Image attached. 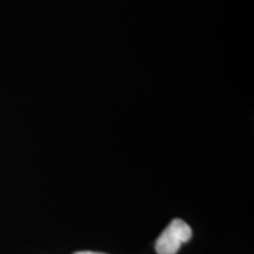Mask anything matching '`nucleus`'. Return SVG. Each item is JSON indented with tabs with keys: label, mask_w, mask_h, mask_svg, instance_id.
Wrapping results in <instances>:
<instances>
[{
	"label": "nucleus",
	"mask_w": 254,
	"mask_h": 254,
	"mask_svg": "<svg viewBox=\"0 0 254 254\" xmlns=\"http://www.w3.org/2000/svg\"><path fill=\"white\" fill-rule=\"evenodd\" d=\"M192 237L190 226L180 218H174L155 242L157 254H176L184 243Z\"/></svg>",
	"instance_id": "1"
},
{
	"label": "nucleus",
	"mask_w": 254,
	"mask_h": 254,
	"mask_svg": "<svg viewBox=\"0 0 254 254\" xmlns=\"http://www.w3.org/2000/svg\"><path fill=\"white\" fill-rule=\"evenodd\" d=\"M73 254H102V253H94V252H78Z\"/></svg>",
	"instance_id": "2"
}]
</instances>
